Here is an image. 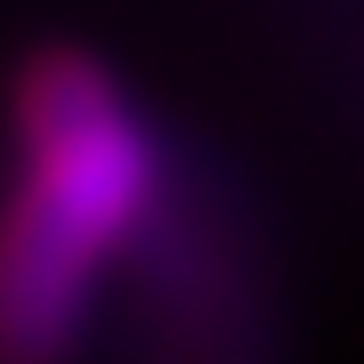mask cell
Here are the masks:
<instances>
[{
	"mask_svg": "<svg viewBox=\"0 0 364 364\" xmlns=\"http://www.w3.org/2000/svg\"><path fill=\"white\" fill-rule=\"evenodd\" d=\"M16 186L0 195V364H65L97 275L162 203V146L90 49H41L9 90Z\"/></svg>",
	"mask_w": 364,
	"mask_h": 364,
	"instance_id": "obj_1",
	"label": "cell"
}]
</instances>
